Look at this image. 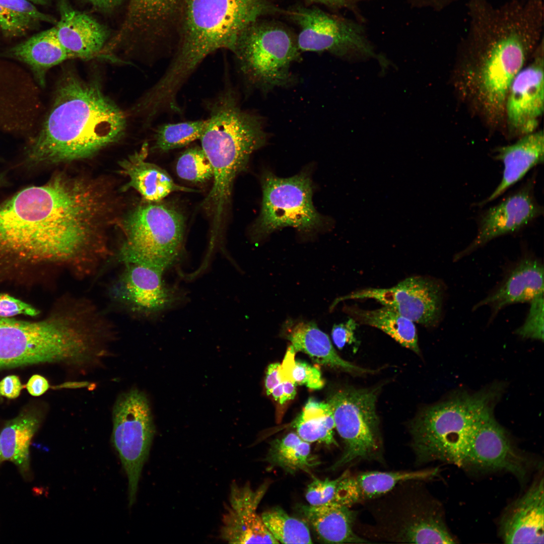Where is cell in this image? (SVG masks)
<instances>
[{"label":"cell","instance_id":"6da1fadb","mask_svg":"<svg viewBox=\"0 0 544 544\" xmlns=\"http://www.w3.org/2000/svg\"><path fill=\"white\" fill-rule=\"evenodd\" d=\"M459 44L457 89L488 126L505 119L511 84L543 39V0H468Z\"/></svg>","mask_w":544,"mask_h":544},{"label":"cell","instance_id":"7a4b0ae2","mask_svg":"<svg viewBox=\"0 0 544 544\" xmlns=\"http://www.w3.org/2000/svg\"><path fill=\"white\" fill-rule=\"evenodd\" d=\"M100 211L90 187L59 174L0 205V253L80 270L94 249Z\"/></svg>","mask_w":544,"mask_h":544},{"label":"cell","instance_id":"3957f363","mask_svg":"<svg viewBox=\"0 0 544 544\" xmlns=\"http://www.w3.org/2000/svg\"><path fill=\"white\" fill-rule=\"evenodd\" d=\"M126 121L125 113L97 81L84 80L67 70L29 157L47 163L88 157L119 140Z\"/></svg>","mask_w":544,"mask_h":544},{"label":"cell","instance_id":"277c9868","mask_svg":"<svg viewBox=\"0 0 544 544\" xmlns=\"http://www.w3.org/2000/svg\"><path fill=\"white\" fill-rule=\"evenodd\" d=\"M106 330L97 309L77 300L38 322L0 317V368L41 363L85 367L104 356Z\"/></svg>","mask_w":544,"mask_h":544},{"label":"cell","instance_id":"5b68a950","mask_svg":"<svg viewBox=\"0 0 544 544\" xmlns=\"http://www.w3.org/2000/svg\"><path fill=\"white\" fill-rule=\"evenodd\" d=\"M267 0H183L178 48L158 81L165 93L177 95L198 64L220 49L233 52L243 31L274 11Z\"/></svg>","mask_w":544,"mask_h":544},{"label":"cell","instance_id":"8992f818","mask_svg":"<svg viewBox=\"0 0 544 544\" xmlns=\"http://www.w3.org/2000/svg\"><path fill=\"white\" fill-rule=\"evenodd\" d=\"M209 117L199 139L213 169L214 183L203 201L219 227L234 180L245 169L251 154L266 141L262 121L242 109L234 93L225 90L208 104Z\"/></svg>","mask_w":544,"mask_h":544},{"label":"cell","instance_id":"52a82bcc","mask_svg":"<svg viewBox=\"0 0 544 544\" xmlns=\"http://www.w3.org/2000/svg\"><path fill=\"white\" fill-rule=\"evenodd\" d=\"M504 389L503 383H494L474 393L456 391L422 412L410 427L415 464L440 461L461 467L474 429L494 412Z\"/></svg>","mask_w":544,"mask_h":544},{"label":"cell","instance_id":"ba28073f","mask_svg":"<svg viewBox=\"0 0 544 544\" xmlns=\"http://www.w3.org/2000/svg\"><path fill=\"white\" fill-rule=\"evenodd\" d=\"M425 482H402L363 503L373 522L364 523L358 519L355 531L370 543H454L441 505Z\"/></svg>","mask_w":544,"mask_h":544},{"label":"cell","instance_id":"9c48e42d","mask_svg":"<svg viewBox=\"0 0 544 544\" xmlns=\"http://www.w3.org/2000/svg\"><path fill=\"white\" fill-rule=\"evenodd\" d=\"M184 223L173 207L159 201L138 206L123 221L124 240L119 258L123 263H143L164 271L181 253Z\"/></svg>","mask_w":544,"mask_h":544},{"label":"cell","instance_id":"30bf717a","mask_svg":"<svg viewBox=\"0 0 544 544\" xmlns=\"http://www.w3.org/2000/svg\"><path fill=\"white\" fill-rule=\"evenodd\" d=\"M233 52L246 80L264 92L290 85L291 64L301 56L297 36L282 25L259 19L243 31Z\"/></svg>","mask_w":544,"mask_h":544},{"label":"cell","instance_id":"8fae6325","mask_svg":"<svg viewBox=\"0 0 544 544\" xmlns=\"http://www.w3.org/2000/svg\"><path fill=\"white\" fill-rule=\"evenodd\" d=\"M261 182V209L250 233L254 241L284 227L311 234L324 227L325 219L313 204L312 181L306 172L286 178L266 171Z\"/></svg>","mask_w":544,"mask_h":544},{"label":"cell","instance_id":"7c38bea8","mask_svg":"<svg viewBox=\"0 0 544 544\" xmlns=\"http://www.w3.org/2000/svg\"><path fill=\"white\" fill-rule=\"evenodd\" d=\"M378 389L346 388L334 392L328 399L335 428L344 444L341 456L330 469L362 461L384 463L376 411Z\"/></svg>","mask_w":544,"mask_h":544},{"label":"cell","instance_id":"4fadbf2b","mask_svg":"<svg viewBox=\"0 0 544 544\" xmlns=\"http://www.w3.org/2000/svg\"><path fill=\"white\" fill-rule=\"evenodd\" d=\"M112 421V441L127 476L129 505L131 506L155 433L145 394L131 389L119 395L113 409Z\"/></svg>","mask_w":544,"mask_h":544},{"label":"cell","instance_id":"5bb4252c","mask_svg":"<svg viewBox=\"0 0 544 544\" xmlns=\"http://www.w3.org/2000/svg\"><path fill=\"white\" fill-rule=\"evenodd\" d=\"M298 25L300 52L327 51L338 56H375L357 24L316 8H298L290 13Z\"/></svg>","mask_w":544,"mask_h":544},{"label":"cell","instance_id":"9a60e30c","mask_svg":"<svg viewBox=\"0 0 544 544\" xmlns=\"http://www.w3.org/2000/svg\"><path fill=\"white\" fill-rule=\"evenodd\" d=\"M534 464L532 458L516 446L493 412L484 416L474 429L461 467L507 471L523 482Z\"/></svg>","mask_w":544,"mask_h":544},{"label":"cell","instance_id":"2e32d148","mask_svg":"<svg viewBox=\"0 0 544 544\" xmlns=\"http://www.w3.org/2000/svg\"><path fill=\"white\" fill-rule=\"evenodd\" d=\"M444 286L427 277L406 278L389 288H366L338 298L336 303L348 299H374L414 322L434 326L440 321Z\"/></svg>","mask_w":544,"mask_h":544},{"label":"cell","instance_id":"e0dca14e","mask_svg":"<svg viewBox=\"0 0 544 544\" xmlns=\"http://www.w3.org/2000/svg\"><path fill=\"white\" fill-rule=\"evenodd\" d=\"M534 173L520 187L496 205L484 211L477 220V235L464 249L456 253L457 261L500 236L519 233L543 214L534 194Z\"/></svg>","mask_w":544,"mask_h":544},{"label":"cell","instance_id":"ac0fdd59","mask_svg":"<svg viewBox=\"0 0 544 544\" xmlns=\"http://www.w3.org/2000/svg\"><path fill=\"white\" fill-rule=\"evenodd\" d=\"M124 268L109 294L121 306L138 315L150 316L169 309L179 299L163 278L164 271L140 263H124Z\"/></svg>","mask_w":544,"mask_h":544},{"label":"cell","instance_id":"d6986e66","mask_svg":"<svg viewBox=\"0 0 544 544\" xmlns=\"http://www.w3.org/2000/svg\"><path fill=\"white\" fill-rule=\"evenodd\" d=\"M513 79L505 103L504 124L509 139L536 130L544 110L543 39Z\"/></svg>","mask_w":544,"mask_h":544},{"label":"cell","instance_id":"ffe728a7","mask_svg":"<svg viewBox=\"0 0 544 544\" xmlns=\"http://www.w3.org/2000/svg\"><path fill=\"white\" fill-rule=\"evenodd\" d=\"M267 488V483L254 490L249 484H232L223 515L221 539L230 543H279L256 512Z\"/></svg>","mask_w":544,"mask_h":544},{"label":"cell","instance_id":"44dd1931","mask_svg":"<svg viewBox=\"0 0 544 544\" xmlns=\"http://www.w3.org/2000/svg\"><path fill=\"white\" fill-rule=\"evenodd\" d=\"M543 478L536 479L523 495L506 508L499 523L506 543H543Z\"/></svg>","mask_w":544,"mask_h":544},{"label":"cell","instance_id":"7402d4cb","mask_svg":"<svg viewBox=\"0 0 544 544\" xmlns=\"http://www.w3.org/2000/svg\"><path fill=\"white\" fill-rule=\"evenodd\" d=\"M436 468L414 470L366 471L352 474L346 470L340 476L332 504L349 507L363 504L409 480L428 481L437 475Z\"/></svg>","mask_w":544,"mask_h":544},{"label":"cell","instance_id":"603a6c76","mask_svg":"<svg viewBox=\"0 0 544 544\" xmlns=\"http://www.w3.org/2000/svg\"><path fill=\"white\" fill-rule=\"evenodd\" d=\"M543 295V266L532 256L520 259L509 270L500 284L472 310L488 305L492 311L490 319L508 305L530 302Z\"/></svg>","mask_w":544,"mask_h":544},{"label":"cell","instance_id":"cb8c5ba5","mask_svg":"<svg viewBox=\"0 0 544 544\" xmlns=\"http://www.w3.org/2000/svg\"><path fill=\"white\" fill-rule=\"evenodd\" d=\"M59 10L56 35L72 58H89L100 52L108 37L106 29L93 17L72 8L65 0L59 1Z\"/></svg>","mask_w":544,"mask_h":544},{"label":"cell","instance_id":"d4e9b609","mask_svg":"<svg viewBox=\"0 0 544 544\" xmlns=\"http://www.w3.org/2000/svg\"><path fill=\"white\" fill-rule=\"evenodd\" d=\"M493 158L504 165L500 183L486 198L476 204L482 207L497 198L520 180L532 168L543 164L544 137L542 130H535L519 138L514 143L494 150Z\"/></svg>","mask_w":544,"mask_h":544},{"label":"cell","instance_id":"484cf974","mask_svg":"<svg viewBox=\"0 0 544 544\" xmlns=\"http://www.w3.org/2000/svg\"><path fill=\"white\" fill-rule=\"evenodd\" d=\"M281 332L291 343L296 352L301 351L307 354L317 363L350 373L372 372L340 357L327 334L314 322L288 318L283 324Z\"/></svg>","mask_w":544,"mask_h":544},{"label":"cell","instance_id":"4316f807","mask_svg":"<svg viewBox=\"0 0 544 544\" xmlns=\"http://www.w3.org/2000/svg\"><path fill=\"white\" fill-rule=\"evenodd\" d=\"M148 144L120 162L123 173L129 178L125 189H135L147 201L159 202L175 191L197 190L177 184L171 177L159 166L147 162Z\"/></svg>","mask_w":544,"mask_h":544},{"label":"cell","instance_id":"83f0119b","mask_svg":"<svg viewBox=\"0 0 544 544\" xmlns=\"http://www.w3.org/2000/svg\"><path fill=\"white\" fill-rule=\"evenodd\" d=\"M348 506L336 504L303 505L302 514L319 537L330 543H367L354 530L359 512Z\"/></svg>","mask_w":544,"mask_h":544},{"label":"cell","instance_id":"f1b7e54d","mask_svg":"<svg viewBox=\"0 0 544 544\" xmlns=\"http://www.w3.org/2000/svg\"><path fill=\"white\" fill-rule=\"evenodd\" d=\"M7 53L27 64L44 86L47 71L72 57L61 45L54 27L36 34L11 47Z\"/></svg>","mask_w":544,"mask_h":544},{"label":"cell","instance_id":"f546056e","mask_svg":"<svg viewBox=\"0 0 544 544\" xmlns=\"http://www.w3.org/2000/svg\"><path fill=\"white\" fill-rule=\"evenodd\" d=\"M344 311L357 322L376 327L404 347L420 353L418 335L414 322L393 309L384 306L368 310L357 306H347Z\"/></svg>","mask_w":544,"mask_h":544},{"label":"cell","instance_id":"4dcf8cb0","mask_svg":"<svg viewBox=\"0 0 544 544\" xmlns=\"http://www.w3.org/2000/svg\"><path fill=\"white\" fill-rule=\"evenodd\" d=\"M39 423L35 415H22L9 422L0 434L3 460L12 462L24 474L29 470V446Z\"/></svg>","mask_w":544,"mask_h":544},{"label":"cell","instance_id":"1f68e13d","mask_svg":"<svg viewBox=\"0 0 544 544\" xmlns=\"http://www.w3.org/2000/svg\"><path fill=\"white\" fill-rule=\"evenodd\" d=\"M265 461L269 467H280L292 474L300 470L309 472L319 464L311 453L309 443L293 432L270 443Z\"/></svg>","mask_w":544,"mask_h":544},{"label":"cell","instance_id":"d6a6232c","mask_svg":"<svg viewBox=\"0 0 544 544\" xmlns=\"http://www.w3.org/2000/svg\"><path fill=\"white\" fill-rule=\"evenodd\" d=\"M261 517L266 527L279 543H313L307 525L290 516L280 507L263 512Z\"/></svg>","mask_w":544,"mask_h":544},{"label":"cell","instance_id":"836d02e7","mask_svg":"<svg viewBox=\"0 0 544 544\" xmlns=\"http://www.w3.org/2000/svg\"><path fill=\"white\" fill-rule=\"evenodd\" d=\"M207 125V120L188 121L160 125L155 133V148L166 152L184 147L199 140Z\"/></svg>","mask_w":544,"mask_h":544},{"label":"cell","instance_id":"e575fe53","mask_svg":"<svg viewBox=\"0 0 544 544\" xmlns=\"http://www.w3.org/2000/svg\"><path fill=\"white\" fill-rule=\"evenodd\" d=\"M176 172L181 178L194 183H202L213 177L212 165L201 148L188 149L179 158Z\"/></svg>","mask_w":544,"mask_h":544},{"label":"cell","instance_id":"d590c367","mask_svg":"<svg viewBox=\"0 0 544 544\" xmlns=\"http://www.w3.org/2000/svg\"><path fill=\"white\" fill-rule=\"evenodd\" d=\"M292 425L296 429L297 435L306 442H319L338 446L333 437L334 428L325 421L304 418L300 414Z\"/></svg>","mask_w":544,"mask_h":544},{"label":"cell","instance_id":"8d00e7d4","mask_svg":"<svg viewBox=\"0 0 544 544\" xmlns=\"http://www.w3.org/2000/svg\"><path fill=\"white\" fill-rule=\"evenodd\" d=\"M523 324L515 333L522 338L543 340V295L531 300Z\"/></svg>","mask_w":544,"mask_h":544},{"label":"cell","instance_id":"74e56055","mask_svg":"<svg viewBox=\"0 0 544 544\" xmlns=\"http://www.w3.org/2000/svg\"><path fill=\"white\" fill-rule=\"evenodd\" d=\"M291 380L296 385H305L313 390L321 389L325 383L318 368L299 360L295 361Z\"/></svg>","mask_w":544,"mask_h":544},{"label":"cell","instance_id":"f35d334b","mask_svg":"<svg viewBox=\"0 0 544 544\" xmlns=\"http://www.w3.org/2000/svg\"><path fill=\"white\" fill-rule=\"evenodd\" d=\"M0 5L34 24L45 22L56 24L57 22L53 17L39 11L28 0H0Z\"/></svg>","mask_w":544,"mask_h":544},{"label":"cell","instance_id":"ab89813d","mask_svg":"<svg viewBox=\"0 0 544 544\" xmlns=\"http://www.w3.org/2000/svg\"><path fill=\"white\" fill-rule=\"evenodd\" d=\"M34 24L0 5V28L6 36L24 35Z\"/></svg>","mask_w":544,"mask_h":544},{"label":"cell","instance_id":"60d3db41","mask_svg":"<svg viewBox=\"0 0 544 544\" xmlns=\"http://www.w3.org/2000/svg\"><path fill=\"white\" fill-rule=\"evenodd\" d=\"M39 311L31 305L8 294H0V317L9 318L18 315L36 316Z\"/></svg>","mask_w":544,"mask_h":544},{"label":"cell","instance_id":"b9f144b4","mask_svg":"<svg viewBox=\"0 0 544 544\" xmlns=\"http://www.w3.org/2000/svg\"><path fill=\"white\" fill-rule=\"evenodd\" d=\"M358 323L353 318H349L344 323L335 324L331 330L332 339L339 349H342L346 344L356 342L355 331Z\"/></svg>","mask_w":544,"mask_h":544},{"label":"cell","instance_id":"7bdbcfd3","mask_svg":"<svg viewBox=\"0 0 544 544\" xmlns=\"http://www.w3.org/2000/svg\"><path fill=\"white\" fill-rule=\"evenodd\" d=\"M23 387L17 376H8L0 381V395L9 398H16L19 395Z\"/></svg>","mask_w":544,"mask_h":544},{"label":"cell","instance_id":"ee69618b","mask_svg":"<svg viewBox=\"0 0 544 544\" xmlns=\"http://www.w3.org/2000/svg\"><path fill=\"white\" fill-rule=\"evenodd\" d=\"M49 386L47 380L38 374L32 376L26 385L29 393L35 396H40L44 393L48 389Z\"/></svg>","mask_w":544,"mask_h":544},{"label":"cell","instance_id":"f6af8a7d","mask_svg":"<svg viewBox=\"0 0 544 544\" xmlns=\"http://www.w3.org/2000/svg\"><path fill=\"white\" fill-rule=\"evenodd\" d=\"M281 364L279 363H271L267 368L265 379V387L267 395H270L273 389L281 382L279 375Z\"/></svg>","mask_w":544,"mask_h":544},{"label":"cell","instance_id":"bcb514c9","mask_svg":"<svg viewBox=\"0 0 544 544\" xmlns=\"http://www.w3.org/2000/svg\"><path fill=\"white\" fill-rule=\"evenodd\" d=\"M283 385V395L279 401L281 404H283L289 400L293 399L296 394V385L290 380L282 382Z\"/></svg>","mask_w":544,"mask_h":544},{"label":"cell","instance_id":"7dc6e473","mask_svg":"<svg viewBox=\"0 0 544 544\" xmlns=\"http://www.w3.org/2000/svg\"><path fill=\"white\" fill-rule=\"evenodd\" d=\"M95 7L102 10H108L116 6L121 0H87Z\"/></svg>","mask_w":544,"mask_h":544},{"label":"cell","instance_id":"c3c4849f","mask_svg":"<svg viewBox=\"0 0 544 544\" xmlns=\"http://www.w3.org/2000/svg\"><path fill=\"white\" fill-rule=\"evenodd\" d=\"M315 2L333 7H343L358 0H311Z\"/></svg>","mask_w":544,"mask_h":544},{"label":"cell","instance_id":"681fc988","mask_svg":"<svg viewBox=\"0 0 544 544\" xmlns=\"http://www.w3.org/2000/svg\"><path fill=\"white\" fill-rule=\"evenodd\" d=\"M270 395L273 396L275 400H280L283 395V385L282 382L273 389Z\"/></svg>","mask_w":544,"mask_h":544},{"label":"cell","instance_id":"f907efd6","mask_svg":"<svg viewBox=\"0 0 544 544\" xmlns=\"http://www.w3.org/2000/svg\"><path fill=\"white\" fill-rule=\"evenodd\" d=\"M34 4L39 5H46L48 4L49 0H28Z\"/></svg>","mask_w":544,"mask_h":544},{"label":"cell","instance_id":"816d5d0a","mask_svg":"<svg viewBox=\"0 0 544 544\" xmlns=\"http://www.w3.org/2000/svg\"><path fill=\"white\" fill-rule=\"evenodd\" d=\"M2 460H3V459H2V453H1V446H0V463L1 462V461H2Z\"/></svg>","mask_w":544,"mask_h":544},{"label":"cell","instance_id":"f5cc1de1","mask_svg":"<svg viewBox=\"0 0 544 544\" xmlns=\"http://www.w3.org/2000/svg\"><path fill=\"white\" fill-rule=\"evenodd\" d=\"M1 178H2V177H0V184H1V183L2 182V179H1Z\"/></svg>","mask_w":544,"mask_h":544}]
</instances>
